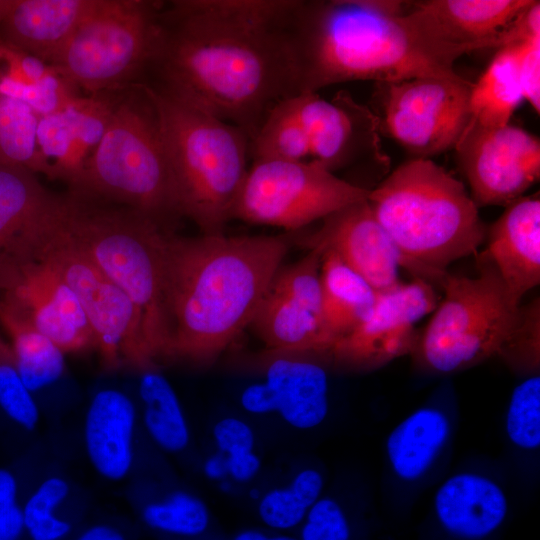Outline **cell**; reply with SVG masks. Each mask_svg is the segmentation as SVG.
Instances as JSON below:
<instances>
[{"instance_id":"6da1fadb","label":"cell","mask_w":540,"mask_h":540,"mask_svg":"<svg viewBox=\"0 0 540 540\" xmlns=\"http://www.w3.org/2000/svg\"><path fill=\"white\" fill-rule=\"evenodd\" d=\"M296 1H163L138 84L241 128L251 141L270 110L298 94Z\"/></svg>"},{"instance_id":"7a4b0ae2","label":"cell","mask_w":540,"mask_h":540,"mask_svg":"<svg viewBox=\"0 0 540 540\" xmlns=\"http://www.w3.org/2000/svg\"><path fill=\"white\" fill-rule=\"evenodd\" d=\"M407 7L391 0H297L290 35L298 93L357 80L462 77L454 68L465 53L432 40Z\"/></svg>"},{"instance_id":"3957f363","label":"cell","mask_w":540,"mask_h":540,"mask_svg":"<svg viewBox=\"0 0 540 540\" xmlns=\"http://www.w3.org/2000/svg\"><path fill=\"white\" fill-rule=\"evenodd\" d=\"M170 354L207 361L248 325L289 249L283 236H166Z\"/></svg>"},{"instance_id":"277c9868","label":"cell","mask_w":540,"mask_h":540,"mask_svg":"<svg viewBox=\"0 0 540 540\" xmlns=\"http://www.w3.org/2000/svg\"><path fill=\"white\" fill-rule=\"evenodd\" d=\"M367 202L394 243L401 268L440 285L453 262L477 252L486 237L478 206L452 174L430 158L399 165Z\"/></svg>"},{"instance_id":"5b68a950","label":"cell","mask_w":540,"mask_h":540,"mask_svg":"<svg viewBox=\"0 0 540 540\" xmlns=\"http://www.w3.org/2000/svg\"><path fill=\"white\" fill-rule=\"evenodd\" d=\"M66 231L127 295L151 358L170 354L166 298V236L155 220L127 207L70 192L63 197Z\"/></svg>"},{"instance_id":"8992f818","label":"cell","mask_w":540,"mask_h":540,"mask_svg":"<svg viewBox=\"0 0 540 540\" xmlns=\"http://www.w3.org/2000/svg\"><path fill=\"white\" fill-rule=\"evenodd\" d=\"M143 86L157 110L177 215L191 219L203 234H221L248 172V135Z\"/></svg>"},{"instance_id":"52a82bcc","label":"cell","mask_w":540,"mask_h":540,"mask_svg":"<svg viewBox=\"0 0 540 540\" xmlns=\"http://www.w3.org/2000/svg\"><path fill=\"white\" fill-rule=\"evenodd\" d=\"M71 191L120 204L163 227L178 216L157 110L143 85L116 91L104 134Z\"/></svg>"},{"instance_id":"ba28073f","label":"cell","mask_w":540,"mask_h":540,"mask_svg":"<svg viewBox=\"0 0 540 540\" xmlns=\"http://www.w3.org/2000/svg\"><path fill=\"white\" fill-rule=\"evenodd\" d=\"M440 286L444 296L414 349L425 367L452 373L509 349L524 309L484 254L477 276L447 273Z\"/></svg>"},{"instance_id":"9c48e42d","label":"cell","mask_w":540,"mask_h":540,"mask_svg":"<svg viewBox=\"0 0 540 540\" xmlns=\"http://www.w3.org/2000/svg\"><path fill=\"white\" fill-rule=\"evenodd\" d=\"M162 3L94 0L52 65L86 94L139 83L151 57Z\"/></svg>"},{"instance_id":"30bf717a","label":"cell","mask_w":540,"mask_h":540,"mask_svg":"<svg viewBox=\"0 0 540 540\" xmlns=\"http://www.w3.org/2000/svg\"><path fill=\"white\" fill-rule=\"evenodd\" d=\"M369 192L315 162L254 160L232 219L294 231L366 200Z\"/></svg>"},{"instance_id":"8fae6325","label":"cell","mask_w":540,"mask_h":540,"mask_svg":"<svg viewBox=\"0 0 540 540\" xmlns=\"http://www.w3.org/2000/svg\"><path fill=\"white\" fill-rule=\"evenodd\" d=\"M38 260L49 264L73 290L89 322L94 345L108 364L126 357L143 370L153 367L134 305L66 231L63 199L58 223Z\"/></svg>"},{"instance_id":"7c38bea8","label":"cell","mask_w":540,"mask_h":540,"mask_svg":"<svg viewBox=\"0 0 540 540\" xmlns=\"http://www.w3.org/2000/svg\"><path fill=\"white\" fill-rule=\"evenodd\" d=\"M472 84L463 77L431 76L385 84L386 131L416 157L454 149L470 120Z\"/></svg>"},{"instance_id":"4fadbf2b","label":"cell","mask_w":540,"mask_h":540,"mask_svg":"<svg viewBox=\"0 0 540 540\" xmlns=\"http://www.w3.org/2000/svg\"><path fill=\"white\" fill-rule=\"evenodd\" d=\"M454 150L478 207L507 206L539 180L540 141L512 124L487 127L470 119Z\"/></svg>"},{"instance_id":"5bb4252c","label":"cell","mask_w":540,"mask_h":540,"mask_svg":"<svg viewBox=\"0 0 540 540\" xmlns=\"http://www.w3.org/2000/svg\"><path fill=\"white\" fill-rule=\"evenodd\" d=\"M289 101L305 135L310 162L334 174L356 164H369L384 175L389 171L380 118L347 91L331 100L317 92L298 93Z\"/></svg>"},{"instance_id":"9a60e30c","label":"cell","mask_w":540,"mask_h":540,"mask_svg":"<svg viewBox=\"0 0 540 540\" xmlns=\"http://www.w3.org/2000/svg\"><path fill=\"white\" fill-rule=\"evenodd\" d=\"M64 102L59 77L42 61L0 44V163L40 173L39 121Z\"/></svg>"},{"instance_id":"2e32d148","label":"cell","mask_w":540,"mask_h":540,"mask_svg":"<svg viewBox=\"0 0 540 540\" xmlns=\"http://www.w3.org/2000/svg\"><path fill=\"white\" fill-rule=\"evenodd\" d=\"M434 285L413 278L378 292L368 315L335 342V359L360 368H377L414 351L416 324L438 304Z\"/></svg>"},{"instance_id":"e0dca14e","label":"cell","mask_w":540,"mask_h":540,"mask_svg":"<svg viewBox=\"0 0 540 540\" xmlns=\"http://www.w3.org/2000/svg\"><path fill=\"white\" fill-rule=\"evenodd\" d=\"M60 203L61 196L46 190L35 173L0 163V293L13 290L24 267L37 261Z\"/></svg>"},{"instance_id":"ac0fdd59","label":"cell","mask_w":540,"mask_h":540,"mask_svg":"<svg viewBox=\"0 0 540 540\" xmlns=\"http://www.w3.org/2000/svg\"><path fill=\"white\" fill-rule=\"evenodd\" d=\"M117 90L79 95L40 119V173L64 180L71 188L78 183L104 134Z\"/></svg>"},{"instance_id":"d6986e66","label":"cell","mask_w":540,"mask_h":540,"mask_svg":"<svg viewBox=\"0 0 540 540\" xmlns=\"http://www.w3.org/2000/svg\"><path fill=\"white\" fill-rule=\"evenodd\" d=\"M322 221L320 228L305 238L309 248L319 247L335 253L378 292L401 282L399 253L372 213L367 199L342 208Z\"/></svg>"},{"instance_id":"ffe728a7","label":"cell","mask_w":540,"mask_h":540,"mask_svg":"<svg viewBox=\"0 0 540 540\" xmlns=\"http://www.w3.org/2000/svg\"><path fill=\"white\" fill-rule=\"evenodd\" d=\"M532 0H426L407 7L435 42L465 54L498 49L502 31Z\"/></svg>"},{"instance_id":"44dd1931","label":"cell","mask_w":540,"mask_h":540,"mask_svg":"<svg viewBox=\"0 0 540 540\" xmlns=\"http://www.w3.org/2000/svg\"><path fill=\"white\" fill-rule=\"evenodd\" d=\"M12 294L27 310L36 328L65 353L93 344L84 310L69 285L46 262L24 267Z\"/></svg>"},{"instance_id":"7402d4cb","label":"cell","mask_w":540,"mask_h":540,"mask_svg":"<svg viewBox=\"0 0 540 540\" xmlns=\"http://www.w3.org/2000/svg\"><path fill=\"white\" fill-rule=\"evenodd\" d=\"M483 254L493 264L511 297L523 296L540 283V198L522 196L486 229Z\"/></svg>"},{"instance_id":"603a6c76","label":"cell","mask_w":540,"mask_h":540,"mask_svg":"<svg viewBox=\"0 0 540 540\" xmlns=\"http://www.w3.org/2000/svg\"><path fill=\"white\" fill-rule=\"evenodd\" d=\"M137 421L136 405L124 391L103 388L91 397L83 421V446L91 467L101 478L119 482L131 473Z\"/></svg>"},{"instance_id":"cb8c5ba5","label":"cell","mask_w":540,"mask_h":540,"mask_svg":"<svg viewBox=\"0 0 540 540\" xmlns=\"http://www.w3.org/2000/svg\"><path fill=\"white\" fill-rule=\"evenodd\" d=\"M94 0H0V44L53 64Z\"/></svg>"},{"instance_id":"d4e9b609","label":"cell","mask_w":540,"mask_h":540,"mask_svg":"<svg viewBox=\"0 0 540 540\" xmlns=\"http://www.w3.org/2000/svg\"><path fill=\"white\" fill-rule=\"evenodd\" d=\"M265 382L275 395L277 411L297 429H311L327 417L328 376L315 354L268 350Z\"/></svg>"},{"instance_id":"484cf974","label":"cell","mask_w":540,"mask_h":540,"mask_svg":"<svg viewBox=\"0 0 540 540\" xmlns=\"http://www.w3.org/2000/svg\"><path fill=\"white\" fill-rule=\"evenodd\" d=\"M434 509L442 527L454 537L480 540L503 523L508 501L501 486L491 478L460 472L437 489Z\"/></svg>"},{"instance_id":"4316f807","label":"cell","mask_w":540,"mask_h":540,"mask_svg":"<svg viewBox=\"0 0 540 540\" xmlns=\"http://www.w3.org/2000/svg\"><path fill=\"white\" fill-rule=\"evenodd\" d=\"M0 323L10 336L15 367L30 391L44 390L62 377L65 352L36 328L10 293H0Z\"/></svg>"},{"instance_id":"83f0119b","label":"cell","mask_w":540,"mask_h":540,"mask_svg":"<svg viewBox=\"0 0 540 540\" xmlns=\"http://www.w3.org/2000/svg\"><path fill=\"white\" fill-rule=\"evenodd\" d=\"M320 283L322 329L331 350L368 315L378 291L331 251H323Z\"/></svg>"},{"instance_id":"f1b7e54d","label":"cell","mask_w":540,"mask_h":540,"mask_svg":"<svg viewBox=\"0 0 540 540\" xmlns=\"http://www.w3.org/2000/svg\"><path fill=\"white\" fill-rule=\"evenodd\" d=\"M450 421L441 409L421 407L396 425L386 440L391 469L401 480L414 482L432 467L449 440Z\"/></svg>"},{"instance_id":"f546056e","label":"cell","mask_w":540,"mask_h":540,"mask_svg":"<svg viewBox=\"0 0 540 540\" xmlns=\"http://www.w3.org/2000/svg\"><path fill=\"white\" fill-rule=\"evenodd\" d=\"M268 350L320 354L330 351L321 317L268 289L250 323Z\"/></svg>"},{"instance_id":"4dcf8cb0","label":"cell","mask_w":540,"mask_h":540,"mask_svg":"<svg viewBox=\"0 0 540 540\" xmlns=\"http://www.w3.org/2000/svg\"><path fill=\"white\" fill-rule=\"evenodd\" d=\"M143 427L160 449L179 453L190 442L189 426L180 400L168 379L154 367L142 371L138 383Z\"/></svg>"},{"instance_id":"1f68e13d","label":"cell","mask_w":540,"mask_h":540,"mask_svg":"<svg viewBox=\"0 0 540 540\" xmlns=\"http://www.w3.org/2000/svg\"><path fill=\"white\" fill-rule=\"evenodd\" d=\"M524 100L511 48L497 50L469 93L470 119L487 127L510 124Z\"/></svg>"},{"instance_id":"d6a6232c","label":"cell","mask_w":540,"mask_h":540,"mask_svg":"<svg viewBox=\"0 0 540 540\" xmlns=\"http://www.w3.org/2000/svg\"><path fill=\"white\" fill-rule=\"evenodd\" d=\"M71 495L69 481L60 475L43 478L22 503L24 531L30 540H64L72 523L58 515Z\"/></svg>"},{"instance_id":"836d02e7","label":"cell","mask_w":540,"mask_h":540,"mask_svg":"<svg viewBox=\"0 0 540 540\" xmlns=\"http://www.w3.org/2000/svg\"><path fill=\"white\" fill-rule=\"evenodd\" d=\"M142 521L155 531L180 537L203 534L210 522L206 504L194 494L176 490L162 499L148 502L141 511Z\"/></svg>"},{"instance_id":"e575fe53","label":"cell","mask_w":540,"mask_h":540,"mask_svg":"<svg viewBox=\"0 0 540 540\" xmlns=\"http://www.w3.org/2000/svg\"><path fill=\"white\" fill-rule=\"evenodd\" d=\"M506 434L517 447L535 450L540 446V376L534 374L512 391L505 420Z\"/></svg>"},{"instance_id":"d590c367","label":"cell","mask_w":540,"mask_h":540,"mask_svg":"<svg viewBox=\"0 0 540 540\" xmlns=\"http://www.w3.org/2000/svg\"><path fill=\"white\" fill-rule=\"evenodd\" d=\"M323 250L310 248L297 262L280 266L269 289L302 304L321 317L320 268Z\"/></svg>"},{"instance_id":"8d00e7d4","label":"cell","mask_w":540,"mask_h":540,"mask_svg":"<svg viewBox=\"0 0 540 540\" xmlns=\"http://www.w3.org/2000/svg\"><path fill=\"white\" fill-rule=\"evenodd\" d=\"M0 410L15 425L34 430L40 421V409L34 393L21 379L11 348L0 340Z\"/></svg>"},{"instance_id":"74e56055","label":"cell","mask_w":540,"mask_h":540,"mask_svg":"<svg viewBox=\"0 0 540 540\" xmlns=\"http://www.w3.org/2000/svg\"><path fill=\"white\" fill-rule=\"evenodd\" d=\"M300 540H349L350 526L340 504L329 497L319 498L307 511Z\"/></svg>"},{"instance_id":"f35d334b","label":"cell","mask_w":540,"mask_h":540,"mask_svg":"<svg viewBox=\"0 0 540 540\" xmlns=\"http://www.w3.org/2000/svg\"><path fill=\"white\" fill-rule=\"evenodd\" d=\"M308 509L287 486L265 493L259 501L258 514L268 527L286 530L298 526L304 520Z\"/></svg>"},{"instance_id":"ab89813d","label":"cell","mask_w":540,"mask_h":540,"mask_svg":"<svg viewBox=\"0 0 540 540\" xmlns=\"http://www.w3.org/2000/svg\"><path fill=\"white\" fill-rule=\"evenodd\" d=\"M16 475L0 467V540H20L25 533Z\"/></svg>"},{"instance_id":"60d3db41","label":"cell","mask_w":540,"mask_h":540,"mask_svg":"<svg viewBox=\"0 0 540 540\" xmlns=\"http://www.w3.org/2000/svg\"><path fill=\"white\" fill-rule=\"evenodd\" d=\"M513 51L517 77L524 100L540 112V39L508 47Z\"/></svg>"},{"instance_id":"b9f144b4","label":"cell","mask_w":540,"mask_h":540,"mask_svg":"<svg viewBox=\"0 0 540 540\" xmlns=\"http://www.w3.org/2000/svg\"><path fill=\"white\" fill-rule=\"evenodd\" d=\"M213 437L221 454L231 456L253 451L255 434L247 422L236 417H225L213 427Z\"/></svg>"},{"instance_id":"7bdbcfd3","label":"cell","mask_w":540,"mask_h":540,"mask_svg":"<svg viewBox=\"0 0 540 540\" xmlns=\"http://www.w3.org/2000/svg\"><path fill=\"white\" fill-rule=\"evenodd\" d=\"M534 39H540V2L536 0H532L502 31L497 50Z\"/></svg>"},{"instance_id":"ee69618b","label":"cell","mask_w":540,"mask_h":540,"mask_svg":"<svg viewBox=\"0 0 540 540\" xmlns=\"http://www.w3.org/2000/svg\"><path fill=\"white\" fill-rule=\"evenodd\" d=\"M243 409L251 414L262 415L277 411L274 392L266 382L247 386L240 397Z\"/></svg>"},{"instance_id":"f6af8a7d","label":"cell","mask_w":540,"mask_h":540,"mask_svg":"<svg viewBox=\"0 0 540 540\" xmlns=\"http://www.w3.org/2000/svg\"><path fill=\"white\" fill-rule=\"evenodd\" d=\"M294 494L310 508L319 498L323 489V477L313 468L299 471L288 486Z\"/></svg>"},{"instance_id":"bcb514c9","label":"cell","mask_w":540,"mask_h":540,"mask_svg":"<svg viewBox=\"0 0 540 540\" xmlns=\"http://www.w3.org/2000/svg\"><path fill=\"white\" fill-rule=\"evenodd\" d=\"M228 474L238 482H247L256 476L261 461L254 451L226 456Z\"/></svg>"},{"instance_id":"7dc6e473","label":"cell","mask_w":540,"mask_h":540,"mask_svg":"<svg viewBox=\"0 0 540 540\" xmlns=\"http://www.w3.org/2000/svg\"><path fill=\"white\" fill-rule=\"evenodd\" d=\"M75 540H127L124 533L117 527L99 523L84 529Z\"/></svg>"},{"instance_id":"c3c4849f","label":"cell","mask_w":540,"mask_h":540,"mask_svg":"<svg viewBox=\"0 0 540 540\" xmlns=\"http://www.w3.org/2000/svg\"><path fill=\"white\" fill-rule=\"evenodd\" d=\"M203 470L209 479H223L226 475H228L226 456L223 454H217L209 457L204 463Z\"/></svg>"},{"instance_id":"681fc988","label":"cell","mask_w":540,"mask_h":540,"mask_svg":"<svg viewBox=\"0 0 540 540\" xmlns=\"http://www.w3.org/2000/svg\"><path fill=\"white\" fill-rule=\"evenodd\" d=\"M233 540H300L294 537L286 535L268 536L267 534L258 530H244L238 533Z\"/></svg>"},{"instance_id":"f907efd6","label":"cell","mask_w":540,"mask_h":540,"mask_svg":"<svg viewBox=\"0 0 540 540\" xmlns=\"http://www.w3.org/2000/svg\"><path fill=\"white\" fill-rule=\"evenodd\" d=\"M250 496L252 498H258L259 497V493L257 490H252L251 493H250Z\"/></svg>"}]
</instances>
